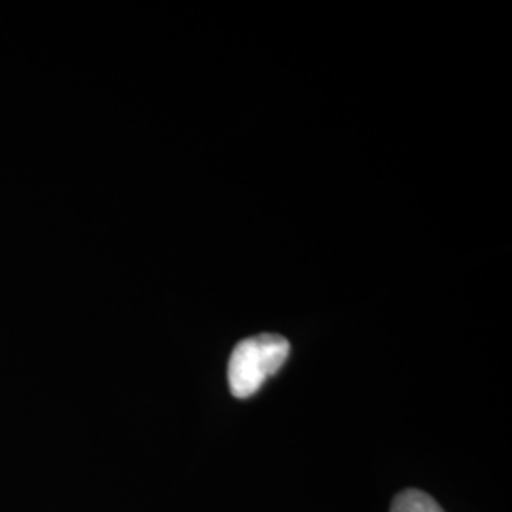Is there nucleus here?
Returning a JSON list of instances; mask_svg holds the SVG:
<instances>
[{
	"mask_svg": "<svg viewBox=\"0 0 512 512\" xmlns=\"http://www.w3.org/2000/svg\"><path fill=\"white\" fill-rule=\"evenodd\" d=\"M291 346L283 336L260 334L241 340L228 363V384L234 397L249 399L285 365Z\"/></svg>",
	"mask_w": 512,
	"mask_h": 512,
	"instance_id": "nucleus-1",
	"label": "nucleus"
},
{
	"mask_svg": "<svg viewBox=\"0 0 512 512\" xmlns=\"http://www.w3.org/2000/svg\"><path fill=\"white\" fill-rule=\"evenodd\" d=\"M391 512H444V509L425 492L404 490L393 499Z\"/></svg>",
	"mask_w": 512,
	"mask_h": 512,
	"instance_id": "nucleus-2",
	"label": "nucleus"
}]
</instances>
